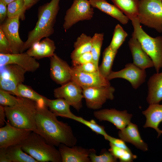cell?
<instances>
[{"label":"cell","instance_id":"6da1fadb","mask_svg":"<svg viewBox=\"0 0 162 162\" xmlns=\"http://www.w3.org/2000/svg\"><path fill=\"white\" fill-rule=\"evenodd\" d=\"M37 105L36 128L34 132L55 146L58 147L62 143L69 147L75 145L77 140L71 127L67 123L58 121L47 106Z\"/></svg>","mask_w":162,"mask_h":162},{"label":"cell","instance_id":"7a4b0ae2","mask_svg":"<svg viewBox=\"0 0 162 162\" xmlns=\"http://www.w3.org/2000/svg\"><path fill=\"white\" fill-rule=\"evenodd\" d=\"M60 0H51L38 8V20L34 28L28 33L20 53L28 49L34 43L48 37L54 32L56 17L60 9Z\"/></svg>","mask_w":162,"mask_h":162},{"label":"cell","instance_id":"3957f363","mask_svg":"<svg viewBox=\"0 0 162 162\" xmlns=\"http://www.w3.org/2000/svg\"><path fill=\"white\" fill-rule=\"evenodd\" d=\"M8 121L13 126L34 131L36 129V103L22 98L20 101L13 106H4Z\"/></svg>","mask_w":162,"mask_h":162},{"label":"cell","instance_id":"277c9868","mask_svg":"<svg viewBox=\"0 0 162 162\" xmlns=\"http://www.w3.org/2000/svg\"><path fill=\"white\" fill-rule=\"evenodd\" d=\"M20 145L24 152L38 162H62L58 149L33 131Z\"/></svg>","mask_w":162,"mask_h":162},{"label":"cell","instance_id":"5b68a950","mask_svg":"<svg viewBox=\"0 0 162 162\" xmlns=\"http://www.w3.org/2000/svg\"><path fill=\"white\" fill-rule=\"evenodd\" d=\"M134 32L132 36L135 37L142 48L152 60L156 72L162 68V36L152 37L142 29L137 18L132 20Z\"/></svg>","mask_w":162,"mask_h":162},{"label":"cell","instance_id":"8992f818","mask_svg":"<svg viewBox=\"0 0 162 162\" xmlns=\"http://www.w3.org/2000/svg\"><path fill=\"white\" fill-rule=\"evenodd\" d=\"M137 18L140 24L162 33V0H140Z\"/></svg>","mask_w":162,"mask_h":162},{"label":"cell","instance_id":"52a82bcc","mask_svg":"<svg viewBox=\"0 0 162 162\" xmlns=\"http://www.w3.org/2000/svg\"><path fill=\"white\" fill-rule=\"evenodd\" d=\"M1 67L0 89L17 96V86L24 82L26 71L15 64H7Z\"/></svg>","mask_w":162,"mask_h":162},{"label":"cell","instance_id":"ba28073f","mask_svg":"<svg viewBox=\"0 0 162 162\" xmlns=\"http://www.w3.org/2000/svg\"><path fill=\"white\" fill-rule=\"evenodd\" d=\"M94 14V9L88 0H74L66 11L63 28L66 30L80 21L89 20Z\"/></svg>","mask_w":162,"mask_h":162},{"label":"cell","instance_id":"9c48e42d","mask_svg":"<svg viewBox=\"0 0 162 162\" xmlns=\"http://www.w3.org/2000/svg\"><path fill=\"white\" fill-rule=\"evenodd\" d=\"M115 91V88L110 85L84 88L82 94L87 107L97 110L101 108L107 100L114 99Z\"/></svg>","mask_w":162,"mask_h":162},{"label":"cell","instance_id":"30bf717a","mask_svg":"<svg viewBox=\"0 0 162 162\" xmlns=\"http://www.w3.org/2000/svg\"><path fill=\"white\" fill-rule=\"evenodd\" d=\"M83 89L75 82L71 80L55 89L54 97L64 99L78 111L82 107V100L83 98Z\"/></svg>","mask_w":162,"mask_h":162},{"label":"cell","instance_id":"8fae6325","mask_svg":"<svg viewBox=\"0 0 162 162\" xmlns=\"http://www.w3.org/2000/svg\"><path fill=\"white\" fill-rule=\"evenodd\" d=\"M146 76L145 70L133 63L126 64L124 68L119 71H112L106 79L109 81L116 78L125 79L130 82L134 89H136L145 82Z\"/></svg>","mask_w":162,"mask_h":162},{"label":"cell","instance_id":"7c38bea8","mask_svg":"<svg viewBox=\"0 0 162 162\" xmlns=\"http://www.w3.org/2000/svg\"><path fill=\"white\" fill-rule=\"evenodd\" d=\"M20 19L19 16L7 17L0 24V28L8 40L13 54L20 53L24 43L19 36Z\"/></svg>","mask_w":162,"mask_h":162},{"label":"cell","instance_id":"4fadbf2b","mask_svg":"<svg viewBox=\"0 0 162 162\" xmlns=\"http://www.w3.org/2000/svg\"><path fill=\"white\" fill-rule=\"evenodd\" d=\"M5 123V126L0 128V148L20 145L32 131L15 127L8 121Z\"/></svg>","mask_w":162,"mask_h":162},{"label":"cell","instance_id":"5bb4252c","mask_svg":"<svg viewBox=\"0 0 162 162\" xmlns=\"http://www.w3.org/2000/svg\"><path fill=\"white\" fill-rule=\"evenodd\" d=\"M93 115L99 121L110 122L119 130H122L131 122L132 117L126 110L120 111L114 108L95 111Z\"/></svg>","mask_w":162,"mask_h":162},{"label":"cell","instance_id":"9a60e30c","mask_svg":"<svg viewBox=\"0 0 162 162\" xmlns=\"http://www.w3.org/2000/svg\"><path fill=\"white\" fill-rule=\"evenodd\" d=\"M50 58V75L56 83L62 85L71 80V67L56 53Z\"/></svg>","mask_w":162,"mask_h":162},{"label":"cell","instance_id":"2e32d148","mask_svg":"<svg viewBox=\"0 0 162 162\" xmlns=\"http://www.w3.org/2000/svg\"><path fill=\"white\" fill-rule=\"evenodd\" d=\"M34 58L26 52L17 54L0 53V67L15 64L25 70L27 72H34L40 67V64Z\"/></svg>","mask_w":162,"mask_h":162},{"label":"cell","instance_id":"e0dca14e","mask_svg":"<svg viewBox=\"0 0 162 162\" xmlns=\"http://www.w3.org/2000/svg\"><path fill=\"white\" fill-rule=\"evenodd\" d=\"M71 80L75 82L83 89L94 87L110 85L109 81L103 76L99 71L94 73L79 71L71 67Z\"/></svg>","mask_w":162,"mask_h":162},{"label":"cell","instance_id":"ac0fdd59","mask_svg":"<svg viewBox=\"0 0 162 162\" xmlns=\"http://www.w3.org/2000/svg\"><path fill=\"white\" fill-rule=\"evenodd\" d=\"M58 147L62 162H91L89 155L92 148L75 145L69 147L62 143Z\"/></svg>","mask_w":162,"mask_h":162},{"label":"cell","instance_id":"d6986e66","mask_svg":"<svg viewBox=\"0 0 162 162\" xmlns=\"http://www.w3.org/2000/svg\"><path fill=\"white\" fill-rule=\"evenodd\" d=\"M132 36L128 43L133 63L138 67L145 70L154 67L152 60L143 49L140 42L135 37Z\"/></svg>","mask_w":162,"mask_h":162},{"label":"cell","instance_id":"ffe728a7","mask_svg":"<svg viewBox=\"0 0 162 162\" xmlns=\"http://www.w3.org/2000/svg\"><path fill=\"white\" fill-rule=\"evenodd\" d=\"M118 135L125 142L130 143L137 148L144 152L148 150V145L142 139L136 124L130 122L123 129L119 130Z\"/></svg>","mask_w":162,"mask_h":162},{"label":"cell","instance_id":"44dd1931","mask_svg":"<svg viewBox=\"0 0 162 162\" xmlns=\"http://www.w3.org/2000/svg\"><path fill=\"white\" fill-rule=\"evenodd\" d=\"M56 49L54 42L48 37L34 43L26 51L30 56L35 59L50 58L54 54Z\"/></svg>","mask_w":162,"mask_h":162},{"label":"cell","instance_id":"7402d4cb","mask_svg":"<svg viewBox=\"0 0 162 162\" xmlns=\"http://www.w3.org/2000/svg\"><path fill=\"white\" fill-rule=\"evenodd\" d=\"M142 113L145 116L146 119L143 128L154 129L157 132L158 137L162 134V130L159 128L160 124L162 122V104H150Z\"/></svg>","mask_w":162,"mask_h":162},{"label":"cell","instance_id":"603a6c76","mask_svg":"<svg viewBox=\"0 0 162 162\" xmlns=\"http://www.w3.org/2000/svg\"><path fill=\"white\" fill-rule=\"evenodd\" d=\"M146 101L149 104H159L162 100V71L154 74L148 82Z\"/></svg>","mask_w":162,"mask_h":162},{"label":"cell","instance_id":"cb8c5ba5","mask_svg":"<svg viewBox=\"0 0 162 162\" xmlns=\"http://www.w3.org/2000/svg\"><path fill=\"white\" fill-rule=\"evenodd\" d=\"M93 8H97L101 11L116 19L123 24H127L129 20L118 7L111 4L106 0H88Z\"/></svg>","mask_w":162,"mask_h":162},{"label":"cell","instance_id":"d4e9b609","mask_svg":"<svg viewBox=\"0 0 162 162\" xmlns=\"http://www.w3.org/2000/svg\"><path fill=\"white\" fill-rule=\"evenodd\" d=\"M131 20L137 18L140 0H111Z\"/></svg>","mask_w":162,"mask_h":162},{"label":"cell","instance_id":"484cf974","mask_svg":"<svg viewBox=\"0 0 162 162\" xmlns=\"http://www.w3.org/2000/svg\"><path fill=\"white\" fill-rule=\"evenodd\" d=\"M47 106L57 116L69 118L73 114L70 109V105L63 98L48 99Z\"/></svg>","mask_w":162,"mask_h":162},{"label":"cell","instance_id":"4316f807","mask_svg":"<svg viewBox=\"0 0 162 162\" xmlns=\"http://www.w3.org/2000/svg\"><path fill=\"white\" fill-rule=\"evenodd\" d=\"M17 97L32 100L38 105L47 106L48 99L40 95L29 86L20 83L17 86Z\"/></svg>","mask_w":162,"mask_h":162},{"label":"cell","instance_id":"83f0119b","mask_svg":"<svg viewBox=\"0 0 162 162\" xmlns=\"http://www.w3.org/2000/svg\"><path fill=\"white\" fill-rule=\"evenodd\" d=\"M118 50L112 49L109 45L103 53L102 60L100 65L98 66V71L106 78L111 72L113 61Z\"/></svg>","mask_w":162,"mask_h":162},{"label":"cell","instance_id":"f1b7e54d","mask_svg":"<svg viewBox=\"0 0 162 162\" xmlns=\"http://www.w3.org/2000/svg\"><path fill=\"white\" fill-rule=\"evenodd\" d=\"M92 44V37L82 34L74 43V50L71 54V58L74 59L82 54L91 51Z\"/></svg>","mask_w":162,"mask_h":162},{"label":"cell","instance_id":"f546056e","mask_svg":"<svg viewBox=\"0 0 162 162\" xmlns=\"http://www.w3.org/2000/svg\"><path fill=\"white\" fill-rule=\"evenodd\" d=\"M10 162H38L22 149L20 145L10 146L6 149Z\"/></svg>","mask_w":162,"mask_h":162},{"label":"cell","instance_id":"4dcf8cb0","mask_svg":"<svg viewBox=\"0 0 162 162\" xmlns=\"http://www.w3.org/2000/svg\"><path fill=\"white\" fill-rule=\"evenodd\" d=\"M7 17L12 18L19 16L22 20L25 19L26 10L24 0H15L7 5Z\"/></svg>","mask_w":162,"mask_h":162},{"label":"cell","instance_id":"1f68e13d","mask_svg":"<svg viewBox=\"0 0 162 162\" xmlns=\"http://www.w3.org/2000/svg\"><path fill=\"white\" fill-rule=\"evenodd\" d=\"M109 151L117 159L121 162H131L136 158L137 156L134 154L131 151L128 150L116 147L110 143Z\"/></svg>","mask_w":162,"mask_h":162},{"label":"cell","instance_id":"d6a6232c","mask_svg":"<svg viewBox=\"0 0 162 162\" xmlns=\"http://www.w3.org/2000/svg\"><path fill=\"white\" fill-rule=\"evenodd\" d=\"M103 33H95L92 37V44L91 52L93 62L98 68V62L100 51L104 40Z\"/></svg>","mask_w":162,"mask_h":162},{"label":"cell","instance_id":"836d02e7","mask_svg":"<svg viewBox=\"0 0 162 162\" xmlns=\"http://www.w3.org/2000/svg\"><path fill=\"white\" fill-rule=\"evenodd\" d=\"M68 118L73 119L85 125L97 134H100L104 136L108 134L105 130L104 127L98 124L93 119L88 121L82 117L76 116L73 114Z\"/></svg>","mask_w":162,"mask_h":162},{"label":"cell","instance_id":"e575fe53","mask_svg":"<svg viewBox=\"0 0 162 162\" xmlns=\"http://www.w3.org/2000/svg\"><path fill=\"white\" fill-rule=\"evenodd\" d=\"M128 35L122 27L119 24L114 28L113 37L109 45L113 49L118 50Z\"/></svg>","mask_w":162,"mask_h":162},{"label":"cell","instance_id":"d590c367","mask_svg":"<svg viewBox=\"0 0 162 162\" xmlns=\"http://www.w3.org/2000/svg\"><path fill=\"white\" fill-rule=\"evenodd\" d=\"M89 157L91 162H116L117 159L109 151L102 150L99 155H97L95 150L92 148Z\"/></svg>","mask_w":162,"mask_h":162},{"label":"cell","instance_id":"8d00e7d4","mask_svg":"<svg viewBox=\"0 0 162 162\" xmlns=\"http://www.w3.org/2000/svg\"><path fill=\"white\" fill-rule=\"evenodd\" d=\"M8 92L0 89V104L3 106H13L20 101L22 97H15Z\"/></svg>","mask_w":162,"mask_h":162},{"label":"cell","instance_id":"74e56055","mask_svg":"<svg viewBox=\"0 0 162 162\" xmlns=\"http://www.w3.org/2000/svg\"><path fill=\"white\" fill-rule=\"evenodd\" d=\"M71 67L76 70L84 72L94 73L98 71V68L93 62H87Z\"/></svg>","mask_w":162,"mask_h":162},{"label":"cell","instance_id":"f35d334b","mask_svg":"<svg viewBox=\"0 0 162 162\" xmlns=\"http://www.w3.org/2000/svg\"><path fill=\"white\" fill-rule=\"evenodd\" d=\"M0 53L12 54L10 43L2 30L0 28Z\"/></svg>","mask_w":162,"mask_h":162},{"label":"cell","instance_id":"ab89813d","mask_svg":"<svg viewBox=\"0 0 162 162\" xmlns=\"http://www.w3.org/2000/svg\"><path fill=\"white\" fill-rule=\"evenodd\" d=\"M93 62L91 52H87L72 59V66L81 65L87 62Z\"/></svg>","mask_w":162,"mask_h":162},{"label":"cell","instance_id":"60d3db41","mask_svg":"<svg viewBox=\"0 0 162 162\" xmlns=\"http://www.w3.org/2000/svg\"><path fill=\"white\" fill-rule=\"evenodd\" d=\"M104 137L105 140L108 141L110 143L115 146L128 150L130 151V149L126 144L125 142L121 139L116 138L108 134Z\"/></svg>","mask_w":162,"mask_h":162},{"label":"cell","instance_id":"b9f144b4","mask_svg":"<svg viewBox=\"0 0 162 162\" xmlns=\"http://www.w3.org/2000/svg\"><path fill=\"white\" fill-rule=\"evenodd\" d=\"M7 5L0 0V23H2L7 16Z\"/></svg>","mask_w":162,"mask_h":162},{"label":"cell","instance_id":"7bdbcfd3","mask_svg":"<svg viewBox=\"0 0 162 162\" xmlns=\"http://www.w3.org/2000/svg\"><path fill=\"white\" fill-rule=\"evenodd\" d=\"M6 149L0 148V162H10L7 155Z\"/></svg>","mask_w":162,"mask_h":162},{"label":"cell","instance_id":"ee69618b","mask_svg":"<svg viewBox=\"0 0 162 162\" xmlns=\"http://www.w3.org/2000/svg\"><path fill=\"white\" fill-rule=\"evenodd\" d=\"M6 115L4 110V107L1 105H0V127H2L5 123L6 121L5 119Z\"/></svg>","mask_w":162,"mask_h":162},{"label":"cell","instance_id":"f6af8a7d","mask_svg":"<svg viewBox=\"0 0 162 162\" xmlns=\"http://www.w3.org/2000/svg\"><path fill=\"white\" fill-rule=\"evenodd\" d=\"M40 1V0H24L25 6L26 10L30 9Z\"/></svg>","mask_w":162,"mask_h":162},{"label":"cell","instance_id":"bcb514c9","mask_svg":"<svg viewBox=\"0 0 162 162\" xmlns=\"http://www.w3.org/2000/svg\"><path fill=\"white\" fill-rule=\"evenodd\" d=\"M5 3H6L7 5L8 4H9L10 3V2L15 0H0Z\"/></svg>","mask_w":162,"mask_h":162},{"label":"cell","instance_id":"7dc6e473","mask_svg":"<svg viewBox=\"0 0 162 162\" xmlns=\"http://www.w3.org/2000/svg\"></svg>","mask_w":162,"mask_h":162}]
</instances>
